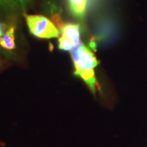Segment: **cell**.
<instances>
[{"label": "cell", "instance_id": "obj_1", "mask_svg": "<svg viewBox=\"0 0 147 147\" xmlns=\"http://www.w3.org/2000/svg\"><path fill=\"white\" fill-rule=\"evenodd\" d=\"M71 59L75 67L74 74L80 77L93 93L96 92L97 81L94 68L99 64L94 54L80 42L70 51Z\"/></svg>", "mask_w": 147, "mask_h": 147}, {"label": "cell", "instance_id": "obj_7", "mask_svg": "<svg viewBox=\"0 0 147 147\" xmlns=\"http://www.w3.org/2000/svg\"><path fill=\"white\" fill-rule=\"evenodd\" d=\"M4 34V25L0 23V37L3 36Z\"/></svg>", "mask_w": 147, "mask_h": 147}, {"label": "cell", "instance_id": "obj_6", "mask_svg": "<svg viewBox=\"0 0 147 147\" xmlns=\"http://www.w3.org/2000/svg\"><path fill=\"white\" fill-rule=\"evenodd\" d=\"M18 5L17 0H0V8L4 10H15Z\"/></svg>", "mask_w": 147, "mask_h": 147}, {"label": "cell", "instance_id": "obj_8", "mask_svg": "<svg viewBox=\"0 0 147 147\" xmlns=\"http://www.w3.org/2000/svg\"><path fill=\"white\" fill-rule=\"evenodd\" d=\"M27 1H28V0H19V1L21 2L22 5H25V3Z\"/></svg>", "mask_w": 147, "mask_h": 147}, {"label": "cell", "instance_id": "obj_5", "mask_svg": "<svg viewBox=\"0 0 147 147\" xmlns=\"http://www.w3.org/2000/svg\"><path fill=\"white\" fill-rule=\"evenodd\" d=\"M14 27H11L0 37V46L7 50H12L15 49V42H14Z\"/></svg>", "mask_w": 147, "mask_h": 147}, {"label": "cell", "instance_id": "obj_4", "mask_svg": "<svg viewBox=\"0 0 147 147\" xmlns=\"http://www.w3.org/2000/svg\"><path fill=\"white\" fill-rule=\"evenodd\" d=\"M69 9L73 15L82 18L85 14L87 0H68Z\"/></svg>", "mask_w": 147, "mask_h": 147}, {"label": "cell", "instance_id": "obj_3", "mask_svg": "<svg viewBox=\"0 0 147 147\" xmlns=\"http://www.w3.org/2000/svg\"><path fill=\"white\" fill-rule=\"evenodd\" d=\"M61 36L59 38V48L63 51H70L80 43L79 25L68 23L61 27Z\"/></svg>", "mask_w": 147, "mask_h": 147}, {"label": "cell", "instance_id": "obj_2", "mask_svg": "<svg viewBox=\"0 0 147 147\" xmlns=\"http://www.w3.org/2000/svg\"><path fill=\"white\" fill-rule=\"evenodd\" d=\"M26 21L29 31L40 38H57L59 31L50 20L40 15H27Z\"/></svg>", "mask_w": 147, "mask_h": 147}]
</instances>
